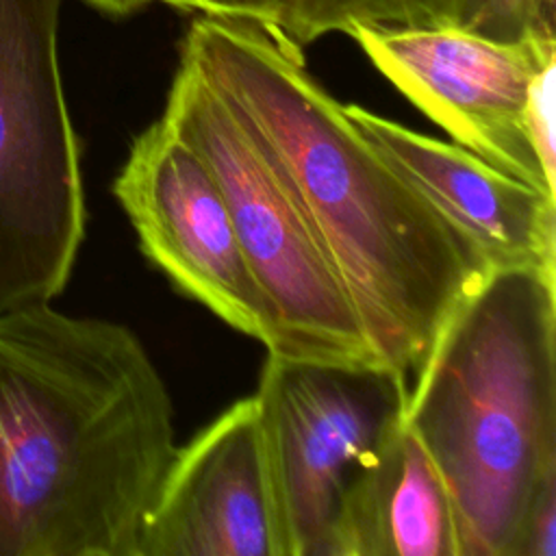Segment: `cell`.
<instances>
[{
    "label": "cell",
    "instance_id": "6da1fadb",
    "mask_svg": "<svg viewBox=\"0 0 556 556\" xmlns=\"http://www.w3.org/2000/svg\"><path fill=\"white\" fill-rule=\"evenodd\" d=\"M180 59L274 154L378 365L402 378L489 265L267 28L195 15Z\"/></svg>",
    "mask_w": 556,
    "mask_h": 556
},
{
    "label": "cell",
    "instance_id": "7a4b0ae2",
    "mask_svg": "<svg viewBox=\"0 0 556 556\" xmlns=\"http://www.w3.org/2000/svg\"><path fill=\"white\" fill-rule=\"evenodd\" d=\"M176 450L128 326L52 302L0 313V556H135Z\"/></svg>",
    "mask_w": 556,
    "mask_h": 556
},
{
    "label": "cell",
    "instance_id": "3957f363",
    "mask_svg": "<svg viewBox=\"0 0 556 556\" xmlns=\"http://www.w3.org/2000/svg\"><path fill=\"white\" fill-rule=\"evenodd\" d=\"M413 378L402 421L443 476L458 556H515L556 478V276L489 269Z\"/></svg>",
    "mask_w": 556,
    "mask_h": 556
},
{
    "label": "cell",
    "instance_id": "277c9868",
    "mask_svg": "<svg viewBox=\"0 0 556 556\" xmlns=\"http://www.w3.org/2000/svg\"><path fill=\"white\" fill-rule=\"evenodd\" d=\"M213 172L269 313L267 352L378 363L306 213L269 148L180 59L161 115Z\"/></svg>",
    "mask_w": 556,
    "mask_h": 556
},
{
    "label": "cell",
    "instance_id": "5b68a950",
    "mask_svg": "<svg viewBox=\"0 0 556 556\" xmlns=\"http://www.w3.org/2000/svg\"><path fill=\"white\" fill-rule=\"evenodd\" d=\"M63 0H0V313L72 278L87 206L59 65Z\"/></svg>",
    "mask_w": 556,
    "mask_h": 556
},
{
    "label": "cell",
    "instance_id": "8992f818",
    "mask_svg": "<svg viewBox=\"0 0 556 556\" xmlns=\"http://www.w3.org/2000/svg\"><path fill=\"white\" fill-rule=\"evenodd\" d=\"M408 380L378 363L269 354L254 393L282 556H334L345 497L402 424Z\"/></svg>",
    "mask_w": 556,
    "mask_h": 556
},
{
    "label": "cell",
    "instance_id": "52a82bcc",
    "mask_svg": "<svg viewBox=\"0 0 556 556\" xmlns=\"http://www.w3.org/2000/svg\"><path fill=\"white\" fill-rule=\"evenodd\" d=\"M345 35L456 146L556 195L523 126L530 83L556 39L500 41L445 24H356Z\"/></svg>",
    "mask_w": 556,
    "mask_h": 556
},
{
    "label": "cell",
    "instance_id": "ba28073f",
    "mask_svg": "<svg viewBox=\"0 0 556 556\" xmlns=\"http://www.w3.org/2000/svg\"><path fill=\"white\" fill-rule=\"evenodd\" d=\"M141 252L230 328L269 341V313L239 248L224 193L163 117L139 132L113 187Z\"/></svg>",
    "mask_w": 556,
    "mask_h": 556
},
{
    "label": "cell",
    "instance_id": "9c48e42d",
    "mask_svg": "<svg viewBox=\"0 0 556 556\" xmlns=\"http://www.w3.org/2000/svg\"><path fill=\"white\" fill-rule=\"evenodd\" d=\"M135 556H282L254 395L178 447L146 510Z\"/></svg>",
    "mask_w": 556,
    "mask_h": 556
},
{
    "label": "cell",
    "instance_id": "30bf717a",
    "mask_svg": "<svg viewBox=\"0 0 556 556\" xmlns=\"http://www.w3.org/2000/svg\"><path fill=\"white\" fill-rule=\"evenodd\" d=\"M365 139L480 252L489 269L556 276V195L504 174L469 150L345 104Z\"/></svg>",
    "mask_w": 556,
    "mask_h": 556
},
{
    "label": "cell",
    "instance_id": "8fae6325",
    "mask_svg": "<svg viewBox=\"0 0 556 556\" xmlns=\"http://www.w3.org/2000/svg\"><path fill=\"white\" fill-rule=\"evenodd\" d=\"M334 556H458L456 517L443 476L404 421L350 489Z\"/></svg>",
    "mask_w": 556,
    "mask_h": 556
},
{
    "label": "cell",
    "instance_id": "7c38bea8",
    "mask_svg": "<svg viewBox=\"0 0 556 556\" xmlns=\"http://www.w3.org/2000/svg\"><path fill=\"white\" fill-rule=\"evenodd\" d=\"M437 0H285L274 35L291 48L356 24H432Z\"/></svg>",
    "mask_w": 556,
    "mask_h": 556
},
{
    "label": "cell",
    "instance_id": "4fadbf2b",
    "mask_svg": "<svg viewBox=\"0 0 556 556\" xmlns=\"http://www.w3.org/2000/svg\"><path fill=\"white\" fill-rule=\"evenodd\" d=\"M432 24L500 41L556 39V0H437Z\"/></svg>",
    "mask_w": 556,
    "mask_h": 556
},
{
    "label": "cell",
    "instance_id": "5bb4252c",
    "mask_svg": "<svg viewBox=\"0 0 556 556\" xmlns=\"http://www.w3.org/2000/svg\"><path fill=\"white\" fill-rule=\"evenodd\" d=\"M554 80H556V56L545 61L530 83L526 109H523V126L547 180L556 185Z\"/></svg>",
    "mask_w": 556,
    "mask_h": 556
},
{
    "label": "cell",
    "instance_id": "9a60e30c",
    "mask_svg": "<svg viewBox=\"0 0 556 556\" xmlns=\"http://www.w3.org/2000/svg\"><path fill=\"white\" fill-rule=\"evenodd\" d=\"M515 556H556V478L547 480L536 493Z\"/></svg>",
    "mask_w": 556,
    "mask_h": 556
},
{
    "label": "cell",
    "instance_id": "2e32d148",
    "mask_svg": "<svg viewBox=\"0 0 556 556\" xmlns=\"http://www.w3.org/2000/svg\"><path fill=\"white\" fill-rule=\"evenodd\" d=\"M182 13L254 22L269 33L276 30L285 0H159Z\"/></svg>",
    "mask_w": 556,
    "mask_h": 556
},
{
    "label": "cell",
    "instance_id": "e0dca14e",
    "mask_svg": "<svg viewBox=\"0 0 556 556\" xmlns=\"http://www.w3.org/2000/svg\"><path fill=\"white\" fill-rule=\"evenodd\" d=\"M83 2H87L89 7H93L96 11H100L104 15L126 17V15H132V13L141 11L143 7L159 2V0H83Z\"/></svg>",
    "mask_w": 556,
    "mask_h": 556
}]
</instances>
